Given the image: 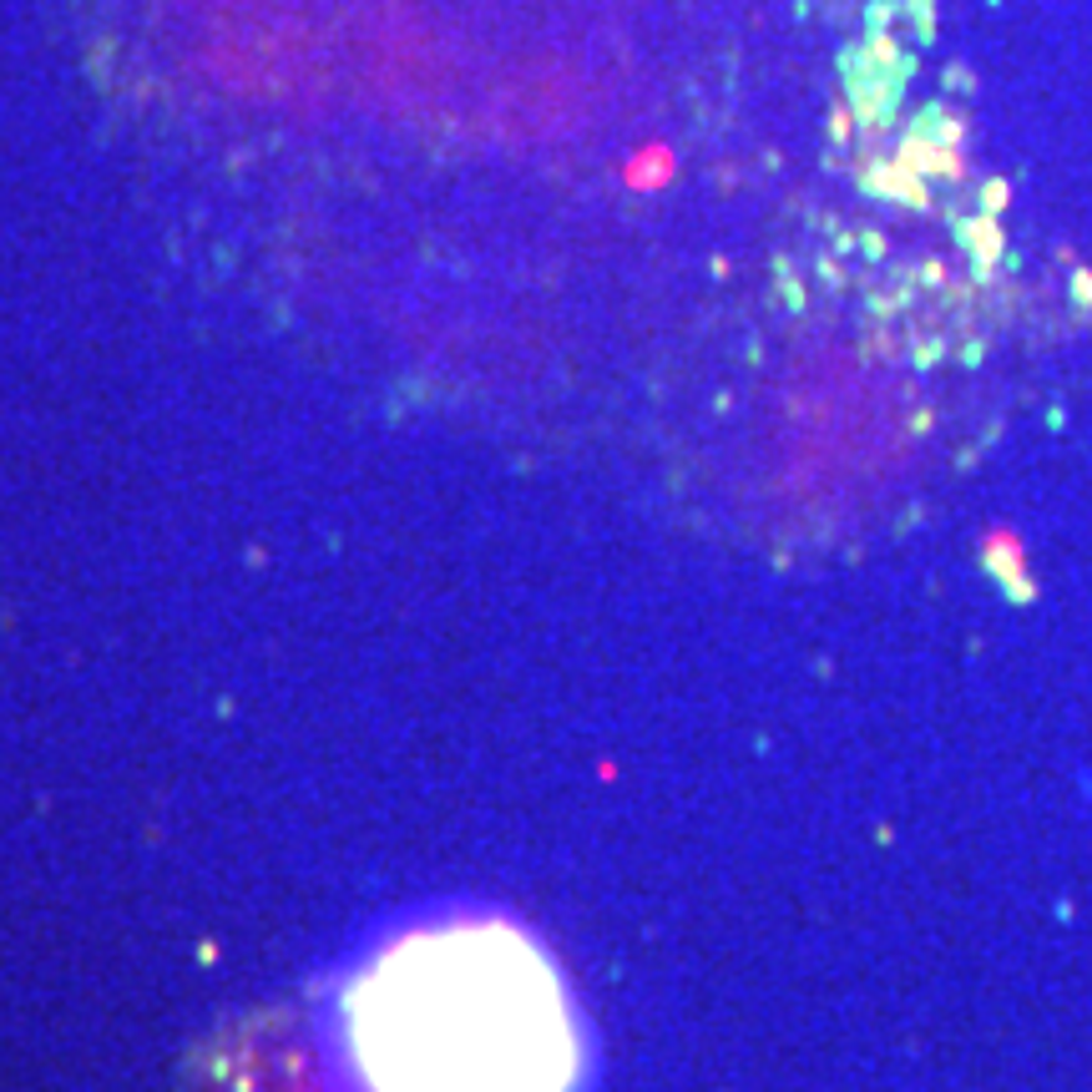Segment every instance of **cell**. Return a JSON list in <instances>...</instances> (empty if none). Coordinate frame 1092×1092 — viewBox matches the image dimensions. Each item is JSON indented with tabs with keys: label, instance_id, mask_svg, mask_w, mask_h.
<instances>
[{
	"label": "cell",
	"instance_id": "cell-1",
	"mask_svg": "<svg viewBox=\"0 0 1092 1092\" xmlns=\"http://www.w3.org/2000/svg\"><path fill=\"white\" fill-rule=\"evenodd\" d=\"M349 1047L375 1092H566L582 1062L551 961L496 921L380 956L349 991Z\"/></svg>",
	"mask_w": 1092,
	"mask_h": 1092
}]
</instances>
